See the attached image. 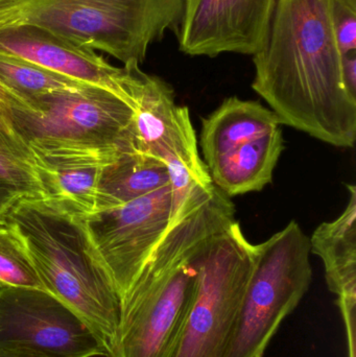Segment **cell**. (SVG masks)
Returning <instances> with one entry per match:
<instances>
[{"mask_svg":"<svg viewBox=\"0 0 356 357\" xmlns=\"http://www.w3.org/2000/svg\"><path fill=\"white\" fill-rule=\"evenodd\" d=\"M253 63V90L281 125L339 148L355 146L356 98L343 83L330 0H277Z\"/></svg>","mask_w":356,"mask_h":357,"instance_id":"obj_1","label":"cell"},{"mask_svg":"<svg viewBox=\"0 0 356 357\" xmlns=\"http://www.w3.org/2000/svg\"><path fill=\"white\" fill-rule=\"evenodd\" d=\"M20 233L45 291L73 310L110 352L121 300L88 232L86 215L62 199L22 197L6 216Z\"/></svg>","mask_w":356,"mask_h":357,"instance_id":"obj_2","label":"cell"},{"mask_svg":"<svg viewBox=\"0 0 356 357\" xmlns=\"http://www.w3.org/2000/svg\"><path fill=\"white\" fill-rule=\"evenodd\" d=\"M182 13L183 0H0V29L36 25L140 65L167 31L177 33Z\"/></svg>","mask_w":356,"mask_h":357,"instance_id":"obj_3","label":"cell"},{"mask_svg":"<svg viewBox=\"0 0 356 357\" xmlns=\"http://www.w3.org/2000/svg\"><path fill=\"white\" fill-rule=\"evenodd\" d=\"M311 243L298 222L255 245V262L223 357H263L284 319L311 287Z\"/></svg>","mask_w":356,"mask_h":357,"instance_id":"obj_4","label":"cell"},{"mask_svg":"<svg viewBox=\"0 0 356 357\" xmlns=\"http://www.w3.org/2000/svg\"><path fill=\"white\" fill-rule=\"evenodd\" d=\"M14 131L33 150H132L135 107L114 92L86 85L22 100Z\"/></svg>","mask_w":356,"mask_h":357,"instance_id":"obj_5","label":"cell"},{"mask_svg":"<svg viewBox=\"0 0 356 357\" xmlns=\"http://www.w3.org/2000/svg\"><path fill=\"white\" fill-rule=\"evenodd\" d=\"M255 262V245L238 222L205 243L194 300L173 357H223Z\"/></svg>","mask_w":356,"mask_h":357,"instance_id":"obj_6","label":"cell"},{"mask_svg":"<svg viewBox=\"0 0 356 357\" xmlns=\"http://www.w3.org/2000/svg\"><path fill=\"white\" fill-rule=\"evenodd\" d=\"M203 245L163 270L141 271L121 301L116 339L107 357H173L194 300Z\"/></svg>","mask_w":356,"mask_h":357,"instance_id":"obj_7","label":"cell"},{"mask_svg":"<svg viewBox=\"0 0 356 357\" xmlns=\"http://www.w3.org/2000/svg\"><path fill=\"white\" fill-rule=\"evenodd\" d=\"M0 349L45 357L108 356L96 333L45 289L0 287Z\"/></svg>","mask_w":356,"mask_h":357,"instance_id":"obj_8","label":"cell"},{"mask_svg":"<svg viewBox=\"0 0 356 357\" xmlns=\"http://www.w3.org/2000/svg\"><path fill=\"white\" fill-rule=\"evenodd\" d=\"M171 209L169 184L125 205L86 216L92 243L121 301L169 228Z\"/></svg>","mask_w":356,"mask_h":357,"instance_id":"obj_9","label":"cell"},{"mask_svg":"<svg viewBox=\"0 0 356 357\" xmlns=\"http://www.w3.org/2000/svg\"><path fill=\"white\" fill-rule=\"evenodd\" d=\"M0 54H12L75 81L110 90L135 109L148 77L139 64L114 66L92 48L36 25L0 29Z\"/></svg>","mask_w":356,"mask_h":357,"instance_id":"obj_10","label":"cell"},{"mask_svg":"<svg viewBox=\"0 0 356 357\" xmlns=\"http://www.w3.org/2000/svg\"><path fill=\"white\" fill-rule=\"evenodd\" d=\"M277 0H183L179 50L192 56L251 54L267 42Z\"/></svg>","mask_w":356,"mask_h":357,"instance_id":"obj_11","label":"cell"},{"mask_svg":"<svg viewBox=\"0 0 356 357\" xmlns=\"http://www.w3.org/2000/svg\"><path fill=\"white\" fill-rule=\"evenodd\" d=\"M130 146L161 159L167 167H185L196 175L210 177L199 154L189 111L176 104L173 88L160 77L148 75L137 98Z\"/></svg>","mask_w":356,"mask_h":357,"instance_id":"obj_12","label":"cell"},{"mask_svg":"<svg viewBox=\"0 0 356 357\" xmlns=\"http://www.w3.org/2000/svg\"><path fill=\"white\" fill-rule=\"evenodd\" d=\"M349 201L332 222L314 231L311 252L321 258L328 289L338 297L340 312L356 310V187L347 186Z\"/></svg>","mask_w":356,"mask_h":357,"instance_id":"obj_13","label":"cell"},{"mask_svg":"<svg viewBox=\"0 0 356 357\" xmlns=\"http://www.w3.org/2000/svg\"><path fill=\"white\" fill-rule=\"evenodd\" d=\"M280 126L275 113L261 102L240 100L236 96L226 98L202 121L200 146L205 165L247 142L267 135Z\"/></svg>","mask_w":356,"mask_h":357,"instance_id":"obj_14","label":"cell"},{"mask_svg":"<svg viewBox=\"0 0 356 357\" xmlns=\"http://www.w3.org/2000/svg\"><path fill=\"white\" fill-rule=\"evenodd\" d=\"M281 127L222 155L206 165L213 184L227 197L259 191L273 180L284 152Z\"/></svg>","mask_w":356,"mask_h":357,"instance_id":"obj_15","label":"cell"},{"mask_svg":"<svg viewBox=\"0 0 356 357\" xmlns=\"http://www.w3.org/2000/svg\"><path fill=\"white\" fill-rule=\"evenodd\" d=\"M121 149L33 150L47 172L56 199H62L86 216L95 210L96 191L102 167Z\"/></svg>","mask_w":356,"mask_h":357,"instance_id":"obj_16","label":"cell"},{"mask_svg":"<svg viewBox=\"0 0 356 357\" xmlns=\"http://www.w3.org/2000/svg\"><path fill=\"white\" fill-rule=\"evenodd\" d=\"M169 184L164 161L138 151H121L100 172L93 213L125 205Z\"/></svg>","mask_w":356,"mask_h":357,"instance_id":"obj_17","label":"cell"},{"mask_svg":"<svg viewBox=\"0 0 356 357\" xmlns=\"http://www.w3.org/2000/svg\"><path fill=\"white\" fill-rule=\"evenodd\" d=\"M0 182L29 199L56 197L54 184L33 149L16 134L0 130Z\"/></svg>","mask_w":356,"mask_h":357,"instance_id":"obj_18","label":"cell"},{"mask_svg":"<svg viewBox=\"0 0 356 357\" xmlns=\"http://www.w3.org/2000/svg\"><path fill=\"white\" fill-rule=\"evenodd\" d=\"M0 81L8 91L21 100L88 85L35 63L6 54H0Z\"/></svg>","mask_w":356,"mask_h":357,"instance_id":"obj_19","label":"cell"},{"mask_svg":"<svg viewBox=\"0 0 356 357\" xmlns=\"http://www.w3.org/2000/svg\"><path fill=\"white\" fill-rule=\"evenodd\" d=\"M0 287L44 289L16 227L0 220Z\"/></svg>","mask_w":356,"mask_h":357,"instance_id":"obj_20","label":"cell"},{"mask_svg":"<svg viewBox=\"0 0 356 357\" xmlns=\"http://www.w3.org/2000/svg\"><path fill=\"white\" fill-rule=\"evenodd\" d=\"M330 15L341 54L356 52V0H330Z\"/></svg>","mask_w":356,"mask_h":357,"instance_id":"obj_21","label":"cell"},{"mask_svg":"<svg viewBox=\"0 0 356 357\" xmlns=\"http://www.w3.org/2000/svg\"><path fill=\"white\" fill-rule=\"evenodd\" d=\"M23 104L16 96L8 91L6 86L0 81V130L10 134H16L14 131V119L13 108L17 105ZM17 135V134H16Z\"/></svg>","mask_w":356,"mask_h":357,"instance_id":"obj_22","label":"cell"},{"mask_svg":"<svg viewBox=\"0 0 356 357\" xmlns=\"http://www.w3.org/2000/svg\"><path fill=\"white\" fill-rule=\"evenodd\" d=\"M342 77L347 91L356 98V52L342 54Z\"/></svg>","mask_w":356,"mask_h":357,"instance_id":"obj_23","label":"cell"},{"mask_svg":"<svg viewBox=\"0 0 356 357\" xmlns=\"http://www.w3.org/2000/svg\"><path fill=\"white\" fill-rule=\"evenodd\" d=\"M22 197L23 195L16 189L0 182V220L6 218V214Z\"/></svg>","mask_w":356,"mask_h":357,"instance_id":"obj_24","label":"cell"},{"mask_svg":"<svg viewBox=\"0 0 356 357\" xmlns=\"http://www.w3.org/2000/svg\"><path fill=\"white\" fill-rule=\"evenodd\" d=\"M0 357H45L29 352L15 351V350L0 349Z\"/></svg>","mask_w":356,"mask_h":357,"instance_id":"obj_25","label":"cell"}]
</instances>
